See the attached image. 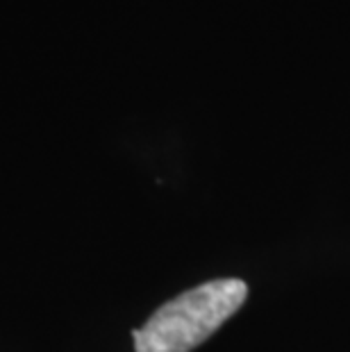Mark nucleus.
Returning a JSON list of instances; mask_svg holds the SVG:
<instances>
[{
  "instance_id": "f257e3e1",
  "label": "nucleus",
  "mask_w": 350,
  "mask_h": 352,
  "mask_svg": "<svg viewBox=\"0 0 350 352\" xmlns=\"http://www.w3.org/2000/svg\"><path fill=\"white\" fill-rule=\"evenodd\" d=\"M248 294L241 280L226 277L187 291L162 305L146 325L135 329L137 352H191L207 341L232 314L239 309Z\"/></svg>"
}]
</instances>
